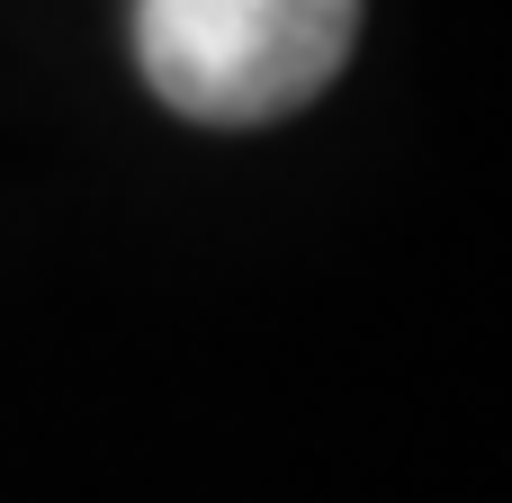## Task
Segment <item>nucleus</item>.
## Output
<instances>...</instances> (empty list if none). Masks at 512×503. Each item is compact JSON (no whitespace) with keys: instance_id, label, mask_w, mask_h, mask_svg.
<instances>
[{"instance_id":"obj_1","label":"nucleus","mask_w":512,"mask_h":503,"mask_svg":"<svg viewBox=\"0 0 512 503\" xmlns=\"http://www.w3.org/2000/svg\"><path fill=\"white\" fill-rule=\"evenodd\" d=\"M360 36V0H135V63L198 126H270L306 108Z\"/></svg>"}]
</instances>
